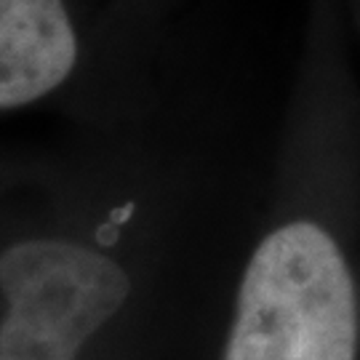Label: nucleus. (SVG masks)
I'll return each instance as SVG.
<instances>
[{
    "instance_id": "2",
    "label": "nucleus",
    "mask_w": 360,
    "mask_h": 360,
    "mask_svg": "<svg viewBox=\"0 0 360 360\" xmlns=\"http://www.w3.org/2000/svg\"><path fill=\"white\" fill-rule=\"evenodd\" d=\"M129 275L75 240L35 238L0 254V360H75L77 349L123 307Z\"/></svg>"
},
{
    "instance_id": "3",
    "label": "nucleus",
    "mask_w": 360,
    "mask_h": 360,
    "mask_svg": "<svg viewBox=\"0 0 360 360\" xmlns=\"http://www.w3.org/2000/svg\"><path fill=\"white\" fill-rule=\"evenodd\" d=\"M75 30L62 0H0V110L46 96L72 72Z\"/></svg>"
},
{
    "instance_id": "1",
    "label": "nucleus",
    "mask_w": 360,
    "mask_h": 360,
    "mask_svg": "<svg viewBox=\"0 0 360 360\" xmlns=\"http://www.w3.org/2000/svg\"><path fill=\"white\" fill-rule=\"evenodd\" d=\"M358 304L342 251L318 224L267 235L248 262L224 360H355Z\"/></svg>"
}]
</instances>
